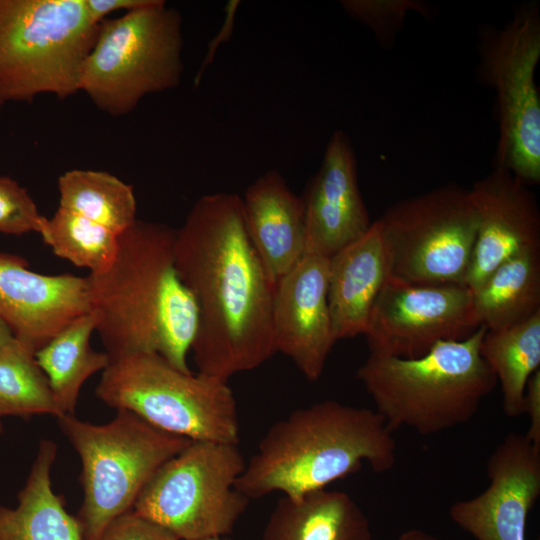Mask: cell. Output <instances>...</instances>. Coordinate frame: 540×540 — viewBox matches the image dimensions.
Instances as JSON below:
<instances>
[{
    "mask_svg": "<svg viewBox=\"0 0 540 540\" xmlns=\"http://www.w3.org/2000/svg\"><path fill=\"white\" fill-rule=\"evenodd\" d=\"M174 265L199 309L191 347L199 373L228 381L277 352L276 283L248 236L242 197L226 192L200 197L176 229Z\"/></svg>",
    "mask_w": 540,
    "mask_h": 540,
    "instance_id": "6da1fadb",
    "label": "cell"
},
{
    "mask_svg": "<svg viewBox=\"0 0 540 540\" xmlns=\"http://www.w3.org/2000/svg\"><path fill=\"white\" fill-rule=\"evenodd\" d=\"M396 462L392 430L376 411L324 400L275 422L235 483L248 499L325 489L368 463L376 473Z\"/></svg>",
    "mask_w": 540,
    "mask_h": 540,
    "instance_id": "7a4b0ae2",
    "label": "cell"
},
{
    "mask_svg": "<svg viewBox=\"0 0 540 540\" xmlns=\"http://www.w3.org/2000/svg\"><path fill=\"white\" fill-rule=\"evenodd\" d=\"M481 325L461 341H441L405 359L370 354L357 377L392 429L436 434L470 421L497 384L480 354Z\"/></svg>",
    "mask_w": 540,
    "mask_h": 540,
    "instance_id": "3957f363",
    "label": "cell"
},
{
    "mask_svg": "<svg viewBox=\"0 0 540 540\" xmlns=\"http://www.w3.org/2000/svg\"><path fill=\"white\" fill-rule=\"evenodd\" d=\"M57 421L81 460L83 501L76 519L82 540H99L114 519L133 510L158 468L192 442L127 410H117L105 424L71 414Z\"/></svg>",
    "mask_w": 540,
    "mask_h": 540,
    "instance_id": "277c9868",
    "label": "cell"
},
{
    "mask_svg": "<svg viewBox=\"0 0 540 540\" xmlns=\"http://www.w3.org/2000/svg\"><path fill=\"white\" fill-rule=\"evenodd\" d=\"M183 45L181 13L163 0L106 18L84 61L79 91L106 114L127 115L145 96L179 86Z\"/></svg>",
    "mask_w": 540,
    "mask_h": 540,
    "instance_id": "5b68a950",
    "label": "cell"
},
{
    "mask_svg": "<svg viewBox=\"0 0 540 540\" xmlns=\"http://www.w3.org/2000/svg\"><path fill=\"white\" fill-rule=\"evenodd\" d=\"M176 229L136 220L118 234L112 263L86 279L90 311L110 361L135 353H157L158 322L166 292L177 276Z\"/></svg>",
    "mask_w": 540,
    "mask_h": 540,
    "instance_id": "8992f818",
    "label": "cell"
},
{
    "mask_svg": "<svg viewBox=\"0 0 540 540\" xmlns=\"http://www.w3.org/2000/svg\"><path fill=\"white\" fill-rule=\"evenodd\" d=\"M98 28L83 0H0V101L78 93Z\"/></svg>",
    "mask_w": 540,
    "mask_h": 540,
    "instance_id": "52a82bcc",
    "label": "cell"
},
{
    "mask_svg": "<svg viewBox=\"0 0 540 540\" xmlns=\"http://www.w3.org/2000/svg\"><path fill=\"white\" fill-rule=\"evenodd\" d=\"M99 400L192 441L239 444L237 403L228 381L182 372L158 353L111 360L95 390Z\"/></svg>",
    "mask_w": 540,
    "mask_h": 540,
    "instance_id": "ba28073f",
    "label": "cell"
},
{
    "mask_svg": "<svg viewBox=\"0 0 540 540\" xmlns=\"http://www.w3.org/2000/svg\"><path fill=\"white\" fill-rule=\"evenodd\" d=\"M477 78L493 90L498 141L493 167L522 182H540V5H518L502 26H481L477 36Z\"/></svg>",
    "mask_w": 540,
    "mask_h": 540,
    "instance_id": "9c48e42d",
    "label": "cell"
},
{
    "mask_svg": "<svg viewBox=\"0 0 540 540\" xmlns=\"http://www.w3.org/2000/svg\"><path fill=\"white\" fill-rule=\"evenodd\" d=\"M245 464L238 444L192 441L158 468L133 511L180 540L228 536L250 500L235 488Z\"/></svg>",
    "mask_w": 540,
    "mask_h": 540,
    "instance_id": "30bf717a",
    "label": "cell"
},
{
    "mask_svg": "<svg viewBox=\"0 0 540 540\" xmlns=\"http://www.w3.org/2000/svg\"><path fill=\"white\" fill-rule=\"evenodd\" d=\"M390 276L420 285H465L477 233L470 190L454 182L399 200L376 220Z\"/></svg>",
    "mask_w": 540,
    "mask_h": 540,
    "instance_id": "8fae6325",
    "label": "cell"
},
{
    "mask_svg": "<svg viewBox=\"0 0 540 540\" xmlns=\"http://www.w3.org/2000/svg\"><path fill=\"white\" fill-rule=\"evenodd\" d=\"M480 326L467 286L412 284L389 276L364 336L370 354L413 359L438 342L464 340Z\"/></svg>",
    "mask_w": 540,
    "mask_h": 540,
    "instance_id": "7c38bea8",
    "label": "cell"
},
{
    "mask_svg": "<svg viewBox=\"0 0 540 540\" xmlns=\"http://www.w3.org/2000/svg\"><path fill=\"white\" fill-rule=\"evenodd\" d=\"M488 487L455 502L452 521L476 540H526L528 515L540 496V449L510 432L488 458Z\"/></svg>",
    "mask_w": 540,
    "mask_h": 540,
    "instance_id": "4fadbf2b",
    "label": "cell"
},
{
    "mask_svg": "<svg viewBox=\"0 0 540 540\" xmlns=\"http://www.w3.org/2000/svg\"><path fill=\"white\" fill-rule=\"evenodd\" d=\"M89 312L85 277L40 274L23 257L0 252V318L35 353Z\"/></svg>",
    "mask_w": 540,
    "mask_h": 540,
    "instance_id": "5bb4252c",
    "label": "cell"
},
{
    "mask_svg": "<svg viewBox=\"0 0 540 540\" xmlns=\"http://www.w3.org/2000/svg\"><path fill=\"white\" fill-rule=\"evenodd\" d=\"M469 190L477 233L465 286L473 292L509 258L540 248V210L529 186L503 168L493 167Z\"/></svg>",
    "mask_w": 540,
    "mask_h": 540,
    "instance_id": "9a60e30c",
    "label": "cell"
},
{
    "mask_svg": "<svg viewBox=\"0 0 540 540\" xmlns=\"http://www.w3.org/2000/svg\"><path fill=\"white\" fill-rule=\"evenodd\" d=\"M329 259L304 255L277 282L274 295L276 350L288 356L309 381L320 378L337 342L327 301Z\"/></svg>",
    "mask_w": 540,
    "mask_h": 540,
    "instance_id": "2e32d148",
    "label": "cell"
},
{
    "mask_svg": "<svg viewBox=\"0 0 540 540\" xmlns=\"http://www.w3.org/2000/svg\"><path fill=\"white\" fill-rule=\"evenodd\" d=\"M302 199L304 255L331 258L370 228L372 222L358 185L356 155L344 131L333 132Z\"/></svg>",
    "mask_w": 540,
    "mask_h": 540,
    "instance_id": "e0dca14e",
    "label": "cell"
},
{
    "mask_svg": "<svg viewBox=\"0 0 540 540\" xmlns=\"http://www.w3.org/2000/svg\"><path fill=\"white\" fill-rule=\"evenodd\" d=\"M242 204L248 236L277 284L304 256L303 199L278 171L269 170L248 186Z\"/></svg>",
    "mask_w": 540,
    "mask_h": 540,
    "instance_id": "ac0fdd59",
    "label": "cell"
},
{
    "mask_svg": "<svg viewBox=\"0 0 540 540\" xmlns=\"http://www.w3.org/2000/svg\"><path fill=\"white\" fill-rule=\"evenodd\" d=\"M390 276L377 221L329 259L327 301L336 341L364 335L375 301Z\"/></svg>",
    "mask_w": 540,
    "mask_h": 540,
    "instance_id": "d6986e66",
    "label": "cell"
},
{
    "mask_svg": "<svg viewBox=\"0 0 540 540\" xmlns=\"http://www.w3.org/2000/svg\"><path fill=\"white\" fill-rule=\"evenodd\" d=\"M261 540H372L369 519L346 492L316 490L283 495L273 508Z\"/></svg>",
    "mask_w": 540,
    "mask_h": 540,
    "instance_id": "ffe728a7",
    "label": "cell"
},
{
    "mask_svg": "<svg viewBox=\"0 0 540 540\" xmlns=\"http://www.w3.org/2000/svg\"><path fill=\"white\" fill-rule=\"evenodd\" d=\"M56 451L53 441L41 440L17 506L0 505V540H82L76 517L66 511L63 497L52 489Z\"/></svg>",
    "mask_w": 540,
    "mask_h": 540,
    "instance_id": "44dd1931",
    "label": "cell"
},
{
    "mask_svg": "<svg viewBox=\"0 0 540 540\" xmlns=\"http://www.w3.org/2000/svg\"><path fill=\"white\" fill-rule=\"evenodd\" d=\"M472 294L477 318L487 330L514 326L540 312V248L500 264Z\"/></svg>",
    "mask_w": 540,
    "mask_h": 540,
    "instance_id": "7402d4cb",
    "label": "cell"
},
{
    "mask_svg": "<svg viewBox=\"0 0 540 540\" xmlns=\"http://www.w3.org/2000/svg\"><path fill=\"white\" fill-rule=\"evenodd\" d=\"M95 327L96 317L90 311L76 319L35 354L63 415H75L82 385L110 363L105 351H95L90 345Z\"/></svg>",
    "mask_w": 540,
    "mask_h": 540,
    "instance_id": "603a6c76",
    "label": "cell"
},
{
    "mask_svg": "<svg viewBox=\"0 0 540 540\" xmlns=\"http://www.w3.org/2000/svg\"><path fill=\"white\" fill-rule=\"evenodd\" d=\"M480 354L500 382L506 416H522L527 381L540 366V312L514 326L486 330Z\"/></svg>",
    "mask_w": 540,
    "mask_h": 540,
    "instance_id": "cb8c5ba5",
    "label": "cell"
},
{
    "mask_svg": "<svg viewBox=\"0 0 540 540\" xmlns=\"http://www.w3.org/2000/svg\"><path fill=\"white\" fill-rule=\"evenodd\" d=\"M58 191L59 208L94 221L117 235L137 220L133 188L108 172L66 171L58 178Z\"/></svg>",
    "mask_w": 540,
    "mask_h": 540,
    "instance_id": "d4e9b609",
    "label": "cell"
},
{
    "mask_svg": "<svg viewBox=\"0 0 540 540\" xmlns=\"http://www.w3.org/2000/svg\"><path fill=\"white\" fill-rule=\"evenodd\" d=\"M35 354L15 338L0 347V417L63 415Z\"/></svg>",
    "mask_w": 540,
    "mask_h": 540,
    "instance_id": "484cf974",
    "label": "cell"
},
{
    "mask_svg": "<svg viewBox=\"0 0 540 540\" xmlns=\"http://www.w3.org/2000/svg\"><path fill=\"white\" fill-rule=\"evenodd\" d=\"M39 234L55 255L90 273L106 269L118 248L113 231L59 207L51 218L45 217Z\"/></svg>",
    "mask_w": 540,
    "mask_h": 540,
    "instance_id": "4316f807",
    "label": "cell"
},
{
    "mask_svg": "<svg viewBox=\"0 0 540 540\" xmlns=\"http://www.w3.org/2000/svg\"><path fill=\"white\" fill-rule=\"evenodd\" d=\"M341 6L354 20L368 27L378 43H393L409 13L430 17L431 7L418 0H343Z\"/></svg>",
    "mask_w": 540,
    "mask_h": 540,
    "instance_id": "83f0119b",
    "label": "cell"
},
{
    "mask_svg": "<svg viewBox=\"0 0 540 540\" xmlns=\"http://www.w3.org/2000/svg\"><path fill=\"white\" fill-rule=\"evenodd\" d=\"M44 219L24 187L9 177L0 176V233H39Z\"/></svg>",
    "mask_w": 540,
    "mask_h": 540,
    "instance_id": "f1b7e54d",
    "label": "cell"
},
{
    "mask_svg": "<svg viewBox=\"0 0 540 540\" xmlns=\"http://www.w3.org/2000/svg\"><path fill=\"white\" fill-rule=\"evenodd\" d=\"M99 540H180L162 526L133 510L114 519Z\"/></svg>",
    "mask_w": 540,
    "mask_h": 540,
    "instance_id": "f546056e",
    "label": "cell"
},
{
    "mask_svg": "<svg viewBox=\"0 0 540 540\" xmlns=\"http://www.w3.org/2000/svg\"><path fill=\"white\" fill-rule=\"evenodd\" d=\"M523 414H527L530 419L525 436L536 448L540 449V370L534 372L527 381Z\"/></svg>",
    "mask_w": 540,
    "mask_h": 540,
    "instance_id": "4dcf8cb0",
    "label": "cell"
},
{
    "mask_svg": "<svg viewBox=\"0 0 540 540\" xmlns=\"http://www.w3.org/2000/svg\"><path fill=\"white\" fill-rule=\"evenodd\" d=\"M154 0H83L90 20L99 24L106 16L116 12H130L150 5Z\"/></svg>",
    "mask_w": 540,
    "mask_h": 540,
    "instance_id": "1f68e13d",
    "label": "cell"
},
{
    "mask_svg": "<svg viewBox=\"0 0 540 540\" xmlns=\"http://www.w3.org/2000/svg\"><path fill=\"white\" fill-rule=\"evenodd\" d=\"M397 540H441L438 537L421 529H409L401 533Z\"/></svg>",
    "mask_w": 540,
    "mask_h": 540,
    "instance_id": "d6a6232c",
    "label": "cell"
},
{
    "mask_svg": "<svg viewBox=\"0 0 540 540\" xmlns=\"http://www.w3.org/2000/svg\"><path fill=\"white\" fill-rule=\"evenodd\" d=\"M14 337L7 325L0 318V347L9 343Z\"/></svg>",
    "mask_w": 540,
    "mask_h": 540,
    "instance_id": "836d02e7",
    "label": "cell"
},
{
    "mask_svg": "<svg viewBox=\"0 0 540 540\" xmlns=\"http://www.w3.org/2000/svg\"><path fill=\"white\" fill-rule=\"evenodd\" d=\"M201 540H233L229 538L228 536H221V537H212L207 539H201Z\"/></svg>",
    "mask_w": 540,
    "mask_h": 540,
    "instance_id": "e575fe53",
    "label": "cell"
},
{
    "mask_svg": "<svg viewBox=\"0 0 540 540\" xmlns=\"http://www.w3.org/2000/svg\"><path fill=\"white\" fill-rule=\"evenodd\" d=\"M2 106H3V103L0 101V109L2 108Z\"/></svg>",
    "mask_w": 540,
    "mask_h": 540,
    "instance_id": "d590c367",
    "label": "cell"
},
{
    "mask_svg": "<svg viewBox=\"0 0 540 540\" xmlns=\"http://www.w3.org/2000/svg\"><path fill=\"white\" fill-rule=\"evenodd\" d=\"M1 432H2V426H1V424H0V433H1Z\"/></svg>",
    "mask_w": 540,
    "mask_h": 540,
    "instance_id": "8d00e7d4",
    "label": "cell"
}]
</instances>
